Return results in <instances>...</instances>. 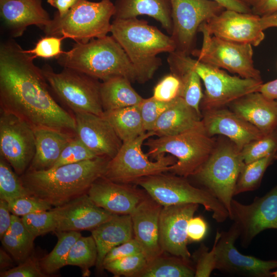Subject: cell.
Wrapping results in <instances>:
<instances>
[{
  "label": "cell",
  "instance_id": "3957f363",
  "mask_svg": "<svg viewBox=\"0 0 277 277\" xmlns=\"http://www.w3.org/2000/svg\"><path fill=\"white\" fill-rule=\"evenodd\" d=\"M59 65L104 81L124 76L139 83L138 74L126 53L112 36L76 43L56 58Z\"/></svg>",
  "mask_w": 277,
  "mask_h": 277
},
{
  "label": "cell",
  "instance_id": "52a82bcc",
  "mask_svg": "<svg viewBox=\"0 0 277 277\" xmlns=\"http://www.w3.org/2000/svg\"><path fill=\"white\" fill-rule=\"evenodd\" d=\"M186 179L162 173L141 178L134 183L162 206L198 204L211 212L216 222H224L229 217L227 210L215 196L204 188L193 186Z\"/></svg>",
  "mask_w": 277,
  "mask_h": 277
},
{
  "label": "cell",
  "instance_id": "6125c7cd",
  "mask_svg": "<svg viewBox=\"0 0 277 277\" xmlns=\"http://www.w3.org/2000/svg\"><path fill=\"white\" fill-rule=\"evenodd\" d=\"M276 102H277V101H276Z\"/></svg>",
  "mask_w": 277,
  "mask_h": 277
},
{
  "label": "cell",
  "instance_id": "c3c4849f",
  "mask_svg": "<svg viewBox=\"0 0 277 277\" xmlns=\"http://www.w3.org/2000/svg\"><path fill=\"white\" fill-rule=\"evenodd\" d=\"M194 255L196 261L194 276H210L215 266L214 243L210 250L205 245H202Z\"/></svg>",
  "mask_w": 277,
  "mask_h": 277
},
{
  "label": "cell",
  "instance_id": "6f0895ef",
  "mask_svg": "<svg viewBox=\"0 0 277 277\" xmlns=\"http://www.w3.org/2000/svg\"><path fill=\"white\" fill-rule=\"evenodd\" d=\"M260 23L263 30L271 27H277V11L261 16Z\"/></svg>",
  "mask_w": 277,
  "mask_h": 277
},
{
  "label": "cell",
  "instance_id": "8d00e7d4",
  "mask_svg": "<svg viewBox=\"0 0 277 277\" xmlns=\"http://www.w3.org/2000/svg\"><path fill=\"white\" fill-rule=\"evenodd\" d=\"M277 159V153L245 164L239 176L234 194L258 189L267 168Z\"/></svg>",
  "mask_w": 277,
  "mask_h": 277
},
{
  "label": "cell",
  "instance_id": "484cf974",
  "mask_svg": "<svg viewBox=\"0 0 277 277\" xmlns=\"http://www.w3.org/2000/svg\"><path fill=\"white\" fill-rule=\"evenodd\" d=\"M33 129L35 153L27 170L50 169L58 159L63 149L75 133L47 127H35Z\"/></svg>",
  "mask_w": 277,
  "mask_h": 277
},
{
  "label": "cell",
  "instance_id": "4fadbf2b",
  "mask_svg": "<svg viewBox=\"0 0 277 277\" xmlns=\"http://www.w3.org/2000/svg\"><path fill=\"white\" fill-rule=\"evenodd\" d=\"M172 31L170 35L175 50L190 55L195 49L200 26L225 8L212 0H170Z\"/></svg>",
  "mask_w": 277,
  "mask_h": 277
},
{
  "label": "cell",
  "instance_id": "4316f807",
  "mask_svg": "<svg viewBox=\"0 0 277 277\" xmlns=\"http://www.w3.org/2000/svg\"><path fill=\"white\" fill-rule=\"evenodd\" d=\"M91 231L97 249L96 269H104L103 261L106 254L114 247L133 238L130 214L114 215Z\"/></svg>",
  "mask_w": 277,
  "mask_h": 277
},
{
  "label": "cell",
  "instance_id": "db71d44e",
  "mask_svg": "<svg viewBox=\"0 0 277 277\" xmlns=\"http://www.w3.org/2000/svg\"><path fill=\"white\" fill-rule=\"evenodd\" d=\"M221 5L226 10L235 11L242 13H252L250 7L239 0H212Z\"/></svg>",
  "mask_w": 277,
  "mask_h": 277
},
{
  "label": "cell",
  "instance_id": "f5cc1de1",
  "mask_svg": "<svg viewBox=\"0 0 277 277\" xmlns=\"http://www.w3.org/2000/svg\"><path fill=\"white\" fill-rule=\"evenodd\" d=\"M277 11V0H261L252 8L253 14L260 16L268 15Z\"/></svg>",
  "mask_w": 277,
  "mask_h": 277
},
{
  "label": "cell",
  "instance_id": "8fae6325",
  "mask_svg": "<svg viewBox=\"0 0 277 277\" xmlns=\"http://www.w3.org/2000/svg\"><path fill=\"white\" fill-rule=\"evenodd\" d=\"M187 60L204 83L205 91L201 104L204 110L224 107L245 95L259 91L263 84L262 80L231 76L190 55Z\"/></svg>",
  "mask_w": 277,
  "mask_h": 277
},
{
  "label": "cell",
  "instance_id": "5b68a950",
  "mask_svg": "<svg viewBox=\"0 0 277 277\" xmlns=\"http://www.w3.org/2000/svg\"><path fill=\"white\" fill-rule=\"evenodd\" d=\"M115 12L110 0L98 2L78 0L63 16L55 12L43 30L46 35L70 38L76 43H85L110 32V19Z\"/></svg>",
  "mask_w": 277,
  "mask_h": 277
},
{
  "label": "cell",
  "instance_id": "f546056e",
  "mask_svg": "<svg viewBox=\"0 0 277 277\" xmlns=\"http://www.w3.org/2000/svg\"><path fill=\"white\" fill-rule=\"evenodd\" d=\"M187 55L176 51L169 53L167 62L171 73L177 76L181 82L180 97L185 103L202 116L200 106L204 96L201 78L187 60Z\"/></svg>",
  "mask_w": 277,
  "mask_h": 277
},
{
  "label": "cell",
  "instance_id": "9c48e42d",
  "mask_svg": "<svg viewBox=\"0 0 277 277\" xmlns=\"http://www.w3.org/2000/svg\"><path fill=\"white\" fill-rule=\"evenodd\" d=\"M42 70L51 92L73 113L88 112L102 115L104 110L98 80L69 68H64L57 73L45 65Z\"/></svg>",
  "mask_w": 277,
  "mask_h": 277
},
{
  "label": "cell",
  "instance_id": "e0dca14e",
  "mask_svg": "<svg viewBox=\"0 0 277 277\" xmlns=\"http://www.w3.org/2000/svg\"><path fill=\"white\" fill-rule=\"evenodd\" d=\"M260 18V16L253 13L225 9L203 23L199 28L225 40L258 46L265 37Z\"/></svg>",
  "mask_w": 277,
  "mask_h": 277
},
{
  "label": "cell",
  "instance_id": "8992f818",
  "mask_svg": "<svg viewBox=\"0 0 277 277\" xmlns=\"http://www.w3.org/2000/svg\"><path fill=\"white\" fill-rule=\"evenodd\" d=\"M216 142L205 130H193L179 134L148 138V156L155 159L168 153L176 162L170 172L185 178L194 176L213 151Z\"/></svg>",
  "mask_w": 277,
  "mask_h": 277
},
{
  "label": "cell",
  "instance_id": "836d02e7",
  "mask_svg": "<svg viewBox=\"0 0 277 277\" xmlns=\"http://www.w3.org/2000/svg\"><path fill=\"white\" fill-rule=\"evenodd\" d=\"M164 253L147 262L137 277L194 276L195 268L190 265V262L177 256H166Z\"/></svg>",
  "mask_w": 277,
  "mask_h": 277
},
{
  "label": "cell",
  "instance_id": "6da1fadb",
  "mask_svg": "<svg viewBox=\"0 0 277 277\" xmlns=\"http://www.w3.org/2000/svg\"><path fill=\"white\" fill-rule=\"evenodd\" d=\"M35 57L14 40L0 46V109L33 128L47 127L75 133L74 115L55 101Z\"/></svg>",
  "mask_w": 277,
  "mask_h": 277
},
{
  "label": "cell",
  "instance_id": "60d3db41",
  "mask_svg": "<svg viewBox=\"0 0 277 277\" xmlns=\"http://www.w3.org/2000/svg\"><path fill=\"white\" fill-rule=\"evenodd\" d=\"M22 220L25 227L35 238L56 230V221L52 208L25 215L22 216Z\"/></svg>",
  "mask_w": 277,
  "mask_h": 277
},
{
  "label": "cell",
  "instance_id": "ac0fdd59",
  "mask_svg": "<svg viewBox=\"0 0 277 277\" xmlns=\"http://www.w3.org/2000/svg\"><path fill=\"white\" fill-rule=\"evenodd\" d=\"M199 205L190 203L163 206L159 218V240L164 252L190 262L187 226Z\"/></svg>",
  "mask_w": 277,
  "mask_h": 277
},
{
  "label": "cell",
  "instance_id": "f1b7e54d",
  "mask_svg": "<svg viewBox=\"0 0 277 277\" xmlns=\"http://www.w3.org/2000/svg\"><path fill=\"white\" fill-rule=\"evenodd\" d=\"M114 19L147 15L159 22L171 35L172 28L170 0H116Z\"/></svg>",
  "mask_w": 277,
  "mask_h": 277
},
{
  "label": "cell",
  "instance_id": "816d5d0a",
  "mask_svg": "<svg viewBox=\"0 0 277 277\" xmlns=\"http://www.w3.org/2000/svg\"><path fill=\"white\" fill-rule=\"evenodd\" d=\"M8 203L4 200H0V238L10 228L11 225L12 214Z\"/></svg>",
  "mask_w": 277,
  "mask_h": 277
},
{
  "label": "cell",
  "instance_id": "b9f144b4",
  "mask_svg": "<svg viewBox=\"0 0 277 277\" xmlns=\"http://www.w3.org/2000/svg\"><path fill=\"white\" fill-rule=\"evenodd\" d=\"M98 157L76 135L65 146L51 168L81 162Z\"/></svg>",
  "mask_w": 277,
  "mask_h": 277
},
{
  "label": "cell",
  "instance_id": "ba28073f",
  "mask_svg": "<svg viewBox=\"0 0 277 277\" xmlns=\"http://www.w3.org/2000/svg\"><path fill=\"white\" fill-rule=\"evenodd\" d=\"M245 164L241 150L233 142H221L193 176L224 206L229 215L235 185Z\"/></svg>",
  "mask_w": 277,
  "mask_h": 277
},
{
  "label": "cell",
  "instance_id": "680465c9",
  "mask_svg": "<svg viewBox=\"0 0 277 277\" xmlns=\"http://www.w3.org/2000/svg\"><path fill=\"white\" fill-rule=\"evenodd\" d=\"M12 265V260L9 254L5 251L1 249L0 251V266L1 271L6 270L11 268Z\"/></svg>",
  "mask_w": 277,
  "mask_h": 277
},
{
  "label": "cell",
  "instance_id": "f6af8a7d",
  "mask_svg": "<svg viewBox=\"0 0 277 277\" xmlns=\"http://www.w3.org/2000/svg\"><path fill=\"white\" fill-rule=\"evenodd\" d=\"M11 213L24 216L32 213L50 210L52 206L44 200L33 195L19 197L8 202Z\"/></svg>",
  "mask_w": 277,
  "mask_h": 277
},
{
  "label": "cell",
  "instance_id": "7402d4cb",
  "mask_svg": "<svg viewBox=\"0 0 277 277\" xmlns=\"http://www.w3.org/2000/svg\"><path fill=\"white\" fill-rule=\"evenodd\" d=\"M202 122L206 133L224 135L242 149L264 134L253 125L225 107L204 110Z\"/></svg>",
  "mask_w": 277,
  "mask_h": 277
},
{
  "label": "cell",
  "instance_id": "9a60e30c",
  "mask_svg": "<svg viewBox=\"0 0 277 277\" xmlns=\"http://www.w3.org/2000/svg\"><path fill=\"white\" fill-rule=\"evenodd\" d=\"M240 235L239 229L234 223L227 231H216L214 242L215 269L241 276H271V270L277 268V261H264L241 253L234 245Z\"/></svg>",
  "mask_w": 277,
  "mask_h": 277
},
{
  "label": "cell",
  "instance_id": "603a6c76",
  "mask_svg": "<svg viewBox=\"0 0 277 277\" xmlns=\"http://www.w3.org/2000/svg\"><path fill=\"white\" fill-rule=\"evenodd\" d=\"M162 207L148 195L130 214L134 238L147 262L164 253L159 240V218Z\"/></svg>",
  "mask_w": 277,
  "mask_h": 277
},
{
  "label": "cell",
  "instance_id": "5bb4252c",
  "mask_svg": "<svg viewBox=\"0 0 277 277\" xmlns=\"http://www.w3.org/2000/svg\"><path fill=\"white\" fill-rule=\"evenodd\" d=\"M35 150L33 128L16 115L0 109V156L21 176L29 168Z\"/></svg>",
  "mask_w": 277,
  "mask_h": 277
},
{
  "label": "cell",
  "instance_id": "be15d7a7",
  "mask_svg": "<svg viewBox=\"0 0 277 277\" xmlns=\"http://www.w3.org/2000/svg\"></svg>",
  "mask_w": 277,
  "mask_h": 277
},
{
  "label": "cell",
  "instance_id": "bcb514c9",
  "mask_svg": "<svg viewBox=\"0 0 277 277\" xmlns=\"http://www.w3.org/2000/svg\"><path fill=\"white\" fill-rule=\"evenodd\" d=\"M64 39V37L46 35L39 39L32 49L26 51L35 58H56L63 52L61 45Z\"/></svg>",
  "mask_w": 277,
  "mask_h": 277
},
{
  "label": "cell",
  "instance_id": "d4e9b609",
  "mask_svg": "<svg viewBox=\"0 0 277 277\" xmlns=\"http://www.w3.org/2000/svg\"><path fill=\"white\" fill-rule=\"evenodd\" d=\"M227 106L264 135L277 128V102L260 92L248 93Z\"/></svg>",
  "mask_w": 277,
  "mask_h": 277
},
{
  "label": "cell",
  "instance_id": "74e56055",
  "mask_svg": "<svg viewBox=\"0 0 277 277\" xmlns=\"http://www.w3.org/2000/svg\"><path fill=\"white\" fill-rule=\"evenodd\" d=\"M31 195L10 165L0 156V199L8 203L13 200Z\"/></svg>",
  "mask_w": 277,
  "mask_h": 277
},
{
  "label": "cell",
  "instance_id": "cb8c5ba5",
  "mask_svg": "<svg viewBox=\"0 0 277 277\" xmlns=\"http://www.w3.org/2000/svg\"><path fill=\"white\" fill-rule=\"evenodd\" d=\"M0 15L13 37L22 36L31 25L44 29L51 20L42 0H0Z\"/></svg>",
  "mask_w": 277,
  "mask_h": 277
},
{
  "label": "cell",
  "instance_id": "d590c367",
  "mask_svg": "<svg viewBox=\"0 0 277 277\" xmlns=\"http://www.w3.org/2000/svg\"><path fill=\"white\" fill-rule=\"evenodd\" d=\"M97 249L93 237L81 236L73 244L69 251L67 265L79 267L83 276L90 275V269L95 266Z\"/></svg>",
  "mask_w": 277,
  "mask_h": 277
},
{
  "label": "cell",
  "instance_id": "2e32d148",
  "mask_svg": "<svg viewBox=\"0 0 277 277\" xmlns=\"http://www.w3.org/2000/svg\"><path fill=\"white\" fill-rule=\"evenodd\" d=\"M229 218L238 227L241 244L247 247L254 238L268 229H277V185L248 205L232 199Z\"/></svg>",
  "mask_w": 277,
  "mask_h": 277
},
{
  "label": "cell",
  "instance_id": "277c9868",
  "mask_svg": "<svg viewBox=\"0 0 277 277\" xmlns=\"http://www.w3.org/2000/svg\"><path fill=\"white\" fill-rule=\"evenodd\" d=\"M110 32L135 68L140 83L150 80L161 66L162 61L157 54L175 50L170 36L137 17L114 19Z\"/></svg>",
  "mask_w": 277,
  "mask_h": 277
},
{
  "label": "cell",
  "instance_id": "4dcf8cb0",
  "mask_svg": "<svg viewBox=\"0 0 277 277\" xmlns=\"http://www.w3.org/2000/svg\"><path fill=\"white\" fill-rule=\"evenodd\" d=\"M124 76H115L101 83L100 95L104 111L140 105L143 98Z\"/></svg>",
  "mask_w": 277,
  "mask_h": 277
},
{
  "label": "cell",
  "instance_id": "1f68e13d",
  "mask_svg": "<svg viewBox=\"0 0 277 277\" xmlns=\"http://www.w3.org/2000/svg\"><path fill=\"white\" fill-rule=\"evenodd\" d=\"M102 116L110 123L123 142L132 140L146 132L140 105L104 111Z\"/></svg>",
  "mask_w": 277,
  "mask_h": 277
},
{
  "label": "cell",
  "instance_id": "e575fe53",
  "mask_svg": "<svg viewBox=\"0 0 277 277\" xmlns=\"http://www.w3.org/2000/svg\"><path fill=\"white\" fill-rule=\"evenodd\" d=\"M57 242L52 250L39 260L44 272L51 274L67 265L69 251L73 244L82 236L79 231H55Z\"/></svg>",
  "mask_w": 277,
  "mask_h": 277
},
{
  "label": "cell",
  "instance_id": "ffe728a7",
  "mask_svg": "<svg viewBox=\"0 0 277 277\" xmlns=\"http://www.w3.org/2000/svg\"><path fill=\"white\" fill-rule=\"evenodd\" d=\"M76 135L96 156L113 158L123 142L102 116L88 112L73 114Z\"/></svg>",
  "mask_w": 277,
  "mask_h": 277
},
{
  "label": "cell",
  "instance_id": "7dc6e473",
  "mask_svg": "<svg viewBox=\"0 0 277 277\" xmlns=\"http://www.w3.org/2000/svg\"><path fill=\"white\" fill-rule=\"evenodd\" d=\"M39 260L30 255L16 267L1 271V277H45Z\"/></svg>",
  "mask_w": 277,
  "mask_h": 277
},
{
  "label": "cell",
  "instance_id": "11a10c76",
  "mask_svg": "<svg viewBox=\"0 0 277 277\" xmlns=\"http://www.w3.org/2000/svg\"><path fill=\"white\" fill-rule=\"evenodd\" d=\"M78 0H47L48 3L57 9L55 12L63 16L77 2Z\"/></svg>",
  "mask_w": 277,
  "mask_h": 277
},
{
  "label": "cell",
  "instance_id": "681fc988",
  "mask_svg": "<svg viewBox=\"0 0 277 277\" xmlns=\"http://www.w3.org/2000/svg\"><path fill=\"white\" fill-rule=\"evenodd\" d=\"M140 253H143L141 246L133 237L109 251L104 258L103 265L112 261Z\"/></svg>",
  "mask_w": 277,
  "mask_h": 277
},
{
  "label": "cell",
  "instance_id": "83f0119b",
  "mask_svg": "<svg viewBox=\"0 0 277 277\" xmlns=\"http://www.w3.org/2000/svg\"><path fill=\"white\" fill-rule=\"evenodd\" d=\"M202 116L179 97L157 119L152 130L158 136L179 134L193 130H205Z\"/></svg>",
  "mask_w": 277,
  "mask_h": 277
},
{
  "label": "cell",
  "instance_id": "7c38bea8",
  "mask_svg": "<svg viewBox=\"0 0 277 277\" xmlns=\"http://www.w3.org/2000/svg\"><path fill=\"white\" fill-rule=\"evenodd\" d=\"M203 34L200 49H195L191 55L202 62L223 68L245 78L262 80L260 72L255 68L252 45L225 40L211 35L199 28Z\"/></svg>",
  "mask_w": 277,
  "mask_h": 277
},
{
  "label": "cell",
  "instance_id": "91938a15",
  "mask_svg": "<svg viewBox=\"0 0 277 277\" xmlns=\"http://www.w3.org/2000/svg\"><path fill=\"white\" fill-rule=\"evenodd\" d=\"M241 2L244 3L250 7L252 9V7L256 6L261 0H239Z\"/></svg>",
  "mask_w": 277,
  "mask_h": 277
},
{
  "label": "cell",
  "instance_id": "7a4b0ae2",
  "mask_svg": "<svg viewBox=\"0 0 277 277\" xmlns=\"http://www.w3.org/2000/svg\"><path fill=\"white\" fill-rule=\"evenodd\" d=\"M110 160L98 156L47 170H27L19 176L30 195L57 207L87 194L92 184L104 176Z\"/></svg>",
  "mask_w": 277,
  "mask_h": 277
},
{
  "label": "cell",
  "instance_id": "ab89813d",
  "mask_svg": "<svg viewBox=\"0 0 277 277\" xmlns=\"http://www.w3.org/2000/svg\"><path fill=\"white\" fill-rule=\"evenodd\" d=\"M147 264L145 256L143 253H140L105 264L103 268L115 277H137Z\"/></svg>",
  "mask_w": 277,
  "mask_h": 277
},
{
  "label": "cell",
  "instance_id": "94428289",
  "mask_svg": "<svg viewBox=\"0 0 277 277\" xmlns=\"http://www.w3.org/2000/svg\"><path fill=\"white\" fill-rule=\"evenodd\" d=\"M271 276L277 277V270L271 272Z\"/></svg>",
  "mask_w": 277,
  "mask_h": 277
},
{
  "label": "cell",
  "instance_id": "30bf717a",
  "mask_svg": "<svg viewBox=\"0 0 277 277\" xmlns=\"http://www.w3.org/2000/svg\"><path fill=\"white\" fill-rule=\"evenodd\" d=\"M155 135L147 131L126 142L108 163L103 177L114 182L129 184L148 176L170 171L177 160L172 156L162 155L152 161L142 149L144 142Z\"/></svg>",
  "mask_w": 277,
  "mask_h": 277
},
{
  "label": "cell",
  "instance_id": "d6986e66",
  "mask_svg": "<svg viewBox=\"0 0 277 277\" xmlns=\"http://www.w3.org/2000/svg\"><path fill=\"white\" fill-rule=\"evenodd\" d=\"M87 194L98 206L114 214H131L148 194L129 184L119 183L104 177L96 180Z\"/></svg>",
  "mask_w": 277,
  "mask_h": 277
},
{
  "label": "cell",
  "instance_id": "ee69618b",
  "mask_svg": "<svg viewBox=\"0 0 277 277\" xmlns=\"http://www.w3.org/2000/svg\"><path fill=\"white\" fill-rule=\"evenodd\" d=\"M181 90L180 78L171 73L164 76L153 89L154 98L162 102H170L179 97Z\"/></svg>",
  "mask_w": 277,
  "mask_h": 277
},
{
  "label": "cell",
  "instance_id": "f35d334b",
  "mask_svg": "<svg viewBox=\"0 0 277 277\" xmlns=\"http://www.w3.org/2000/svg\"><path fill=\"white\" fill-rule=\"evenodd\" d=\"M241 152L245 164L276 153L277 128L247 144Z\"/></svg>",
  "mask_w": 277,
  "mask_h": 277
},
{
  "label": "cell",
  "instance_id": "9f6ffc18",
  "mask_svg": "<svg viewBox=\"0 0 277 277\" xmlns=\"http://www.w3.org/2000/svg\"><path fill=\"white\" fill-rule=\"evenodd\" d=\"M258 92L270 100L277 101V79L263 83Z\"/></svg>",
  "mask_w": 277,
  "mask_h": 277
},
{
  "label": "cell",
  "instance_id": "44dd1931",
  "mask_svg": "<svg viewBox=\"0 0 277 277\" xmlns=\"http://www.w3.org/2000/svg\"><path fill=\"white\" fill-rule=\"evenodd\" d=\"M52 210L57 224L56 231L91 230L114 215L97 206L87 193Z\"/></svg>",
  "mask_w": 277,
  "mask_h": 277
},
{
  "label": "cell",
  "instance_id": "7bdbcfd3",
  "mask_svg": "<svg viewBox=\"0 0 277 277\" xmlns=\"http://www.w3.org/2000/svg\"><path fill=\"white\" fill-rule=\"evenodd\" d=\"M178 98L170 102L157 101L152 96L143 99L140 104V107L144 127L146 132L152 130L159 117L173 105Z\"/></svg>",
  "mask_w": 277,
  "mask_h": 277
},
{
  "label": "cell",
  "instance_id": "f907efd6",
  "mask_svg": "<svg viewBox=\"0 0 277 277\" xmlns=\"http://www.w3.org/2000/svg\"><path fill=\"white\" fill-rule=\"evenodd\" d=\"M208 225L201 216L191 217L188 222L187 235L189 242H199L202 241L207 234Z\"/></svg>",
  "mask_w": 277,
  "mask_h": 277
},
{
  "label": "cell",
  "instance_id": "d6a6232c",
  "mask_svg": "<svg viewBox=\"0 0 277 277\" xmlns=\"http://www.w3.org/2000/svg\"><path fill=\"white\" fill-rule=\"evenodd\" d=\"M35 239L24 225L22 218L12 214L11 226L1 240L5 249L14 260L21 263L30 255Z\"/></svg>",
  "mask_w": 277,
  "mask_h": 277
}]
</instances>
